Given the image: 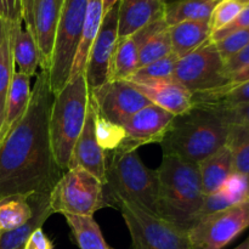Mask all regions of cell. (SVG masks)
Segmentation results:
<instances>
[{
  "mask_svg": "<svg viewBox=\"0 0 249 249\" xmlns=\"http://www.w3.org/2000/svg\"><path fill=\"white\" fill-rule=\"evenodd\" d=\"M53 100L48 72L40 71L26 113L0 142V199L51 192L60 179L49 134Z\"/></svg>",
  "mask_w": 249,
  "mask_h": 249,
  "instance_id": "cell-1",
  "label": "cell"
},
{
  "mask_svg": "<svg viewBox=\"0 0 249 249\" xmlns=\"http://www.w3.org/2000/svg\"><path fill=\"white\" fill-rule=\"evenodd\" d=\"M229 131L230 124L220 112L194 106L186 113L173 119L160 143L163 156H174L199 164L226 145Z\"/></svg>",
  "mask_w": 249,
  "mask_h": 249,
  "instance_id": "cell-2",
  "label": "cell"
},
{
  "mask_svg": "<svg viewBox=\"0 0 249 249\" xmlns=\"http://www.w3.org/2000/svg\"><path fill=\"white\" fill-rule=\"evenodd\" d=\"M160 218L189 231L201 216L204 202L198 164L174 156H163L157 168Z\"/></svg>",
  "mask_w": 249,
  "mask_h": 249,
  "instance_id": "cell-3",
  "label": "cell"
},
{
  "mask_svg": "<svg viewBox=\"0 0 249 249\" xmlns=\"http://www.w3.org/2000/svg\"><path fill=\"white\" fill-rule=\"evenodd\" d=\"M104 195L106 206L126 202L160 218L157 170L146 167L136 150H117L106 155Z\"/></svg>",
  "mask_w": 249,
  "mask_h": 249,
  "instance_id": "cell-4",
  "label": "cell"
},
{
  "mask_svg": "<svg viewBox=\"0 0 249 249\" xmlns=\"http://www.w3.org/2000/svg\"><path fill=\"white\" fill-rule=\"evenodd\" d=\"M89 100L84 73L71 78L63 89L53 95L49 116V134L53 158L62 172L68 169L73 146L84 126Z\"/></svg>",
  "mask_w": 249,
  "mask_h": 249,
  "instance_id": "cell-5",
  "label": "cell"
},
{
  "mask_svg": "<svg viewBox=\"0 0 249 249\" xmlns=\"http://www.w3.org/2000/svg\"><path fill=\"white\" fill-rule=\"evenodd\" d=\"M85 7L87 0H63L56 29L51 66L48 72L53 95L61 91L70 80L73 62L83 36Z\"/></svg>",
  "mask_w": 249,
  "mask_h": 249,
  "instance_id": "cell-6",
  "label": "cell"
},
{
  "mask_svg": "<svg viewBox=\"0 0 249 249\" xmlns=\"http://www.w3.org/2000/svg\"><path fill=\"white\" fill-rule=\"evenodd\" d=\"M50 207L53 213L92 216L106 207L104 184L83 168H70L51 190Z\"/></svg>",
  "mask_w": 249,
  "mask_h": 249,
  "instance_id": "cell-7",
  "label": "cell"
},
{
  "mask_svg": "<svg viewBox=\"0 0 249 249\" xmlns=\"http://www.w3.org/2000/svg\"><path fill=\"white\" fill-rule=\"evenodd\" d=\"M117 207L121 209L134 249H195L189 233L169 221L126 202Z\"/></svg>",
  "mask_w": 249,
  "mask_h": 249,
  "instance_id": "cell-8",
  "label": "cell"
},
{
  "mask_svg": "<svg viewBox=\"0 0 249 249\" xmlns=\"http://www.w3.org/2000/svg\"><path fill=\"white\" fill-rule=\"evenodd\" d=\"M173 80L186 88L191 94L228 85L225 62L216 50L215 44L208 40L189 55L178 58Z\"/></svg>",
  "mask_w": 249,
  "mask_h": 249,
  "instance_id": "cell-9",
  "label": "cell"
},
{
  "mask_svg": "<svg viewBox=\"0 0 249 249\" xmlns=\"http://www.w3.org/2000/svg\"><path fill=\"white\" fill-rule=\"evenodd\" d=\"M249 228V201L203 215L189 231L195 249H223Z\"/></svg>",
  "mask_w": 249,
  "mask_h": 249,
  "instance_id": "cell-10",
  "label": "cell"
},
{
  "mask_svg": "<svg viewBox=\"0 0 249 249\" xmlns=\"http://www.w3.org/2000/svg\"><path fill=\"white\" fill-rule=\"evenodd\" d=\"M90 100L97 113L114 124L122 125L129 117L151 105L128 80H108L96 89L89 90Z\"/></svg>",
  "mask_w": 249,
  "mask_h": 249,
  "instance_id": "cell-11",
  "label": "cell"
},
{
  "mask_svg": "<svg viewBox=\"0 0 249 249\" xmlns=\"http://www.w3.org/2000/svg\"><path fill=\"white\" fill-rule=\"evenodd\" d=\"M119 1L106 12L88 55L84 70L85 82L89 90L96 89L109 80L112 57L118 43Z\"/></svg>",
  "mask_w": 249,
  "mask_h": 249,
  "instance_id": "cell-12",
  "label": "cell"
},
{
  "mask_svg": "<svg viewBox=\"0 0 249 249\" xmlns=\"http://www.w3.org/2000/svg\"><path fill=\"white\" fill-rule=\"evenodd\" d=\"M174 118V114L153 104L143 107L122 124L125 136L118 150L134 151L142 145L160 142Z\"/></svg>",
  "mask_w": 249,
  "mask_h": 249,
  "instance_id": "cell-13",
  "label": "cell"
},
{
  "mask_svg": "<svg viewBox=\"0 0 249 249\" xmlns=\"http://www.w3.org/2000/svg\"><path fill=\"white\" fill-rule=\"evenodd\" d=\"M95 107L91 100H89L87 118L82 133L78 136L72 155H71L68 169L80 167L94 175L102 184L106 181V152L99 145L95 126Z\"/></svg>",
  "mask_w": 249,
  "mask_h": 249,
  "instance_id": "cell-14",
  "label": "cell"
},
{
  "mask_svg": "<svg viewBox=\"0 0 249 249\" xmlns=\"http://www.w3.org/2000/svg\"><path fill=\"white\" fill-rule=\"evenodd\" d=\"M63 0H36L33 7L34 39L39 51V67L49 72L51 66L56 29Z\"/></svg>",
  "mask_w": 249,
  "mask_h": 249,
  "instance_id": "cell-15",
  "label": "cell"
},
{
  "mask_svg": "<svg viewBox=\"0 0 249 249\" xmlns=\"http://www.w3.org/2000/svg\"><path fill=\"white\" fill-rule=\"evenodd\" d=\"M165 27L168 26L164 19L160 18L126 38L118 39L112 57L109 80H128L138 70L139 53L143 44L151 36Z\"/></svg>",
  "mask_w": 249,
  "mask_h": 249,
  "instance_id": "cell-16",
  "label": "cell"
},
{
  "mask_svg": "<svg viewBox=\"0 0 249 249\" xmlns=\"http://www.w3.org/2000/svg\"><path fill=\"white\" fill-rule=\"evenodd\" d=\"M130 84L150 100L151 104L165 109L175 117L186 113L194 107L191 92L173 79L147 83L130 82Z\"/></svg>",
  "mask_w": 249,
  "mask_h": 249,
  "instance_id": "cell-17",
  "label": "cell"
},
{
  "mask_svg": "<svg viewBox=\"0 0 249 249\" xmlns=\"http://www.w3.org/2000/svg\"><path fill=\"white\" fill-rule=\"evenodd\" d=\"M165 4V0H119L118 39L163 18Z\"/></svg>",
  "mask_w": 249,
  "mask_h": 249,
  "instance_id": "cell-18",
  "label": "cell"
},
{
  "mask_svg": "<svg viewBox=\"0 0 249 249\" xmlns=\"http://www.w3.org/2000/svg\"><path fill=\"white\" fill-rule=\"evenodd\" d=\"M32 96L31 77L15 71L7 92L4 122L0 128V142L26 113Z\"/></svg>",
  "mask_w": 249,
  "mask_h": 249,
  "instance_id": "cell-19",
  "label": "cell"
},
{
  "mask_svg": "<svg viewBox=\"0 0 249 249\" xmlns=\"http://www.w3.org/2000/svg\"><path fill=\"white\" fill-rule=\"evenodd\" d=\"M29 197L33 206V215L24 225L12 231L0 233V249H23L32 232L41 228L46 219L53 214L50 207V192L32 195Z\"/></svg>",
  "mask_w": 249,
  "mask_h": 249,
  "instance_id": "cell-20",
  "label": "cell"
},
{
  "mask_svg": "<svg viewBox=\"0 0 249 249\" xmlns=\"http://www.w3.org/2000/svg\"><path fill=\"white\" fill-rule=\"evenodd\" d=\"M173 53L178 58L189 55L211 39L209 21H186L168 27Z\"/></svg>",
  "mask_w": 249,
  "mask_h": 249,
  "instance_id": "cell-21",
  "label": "cell"
},
{
  "mask_svg": "<svg viewBox=\"0 0 249 249\" xmlns=\"http://www.w3.org/2000/svg\"><path fill=\"white\" fill-rule=\"evenodd\" d=\"M7 26L15 66L18 67V72L31 78L34 77L38 74L36 70L39 67V51L33 34L26 27L22 26V23Z\"/></svg>",
  "mask_w": 249,
  "mask_h": 249,
  "instance_id": "cell-22",
  "label": "cell"
},
{
  "mask_svg": "<svg viewBox=\"0 0 249 249\" xmlns=\"http://www.w3.org/2000/svg\"><path fill=\"white\" fill-rule=\"evenodd\" d=\"M104 16L105 11L102 0H87L83 36L82 40H80L79 48H78L77 55H75L74 62H73L70 79L84 73L90 48H91L94 39L96 38Z\"/></svg>",
  "mask_w": 249,
  "mask_h": 249,
  "instance_id": "cell-23",
  "label": "cell"
},
{
  "mask_svg": "<svg viewBox=\"0 0 249 249\" xmlns=\"http://www.w3.org/2000/svg\"><path fill=\"white\" fill-rule=\"evenodd\" d=\"M199 178L204 196L213 194L233 173L232 157L228 146H224L198 164Z\"/></svg>",
  "mask_w": 249,
  "mask_h": 249,
  "instance_id": "cell-24",
  "label": "cell"
},
{
  "mask_svg": "<svg viewBox=\"0 0 249 249\" xmlns=\"http://www.w3.org/2000/svg\"><path fill=\"white\" fill-rule=\"evenodd\" d=\"M194 106L213 109H229L249 104V80L236 85H225L215 90L192 94Z\"/></svg>",
  "mask_w": 249,
  "mask_h": 249,
  "instance_id": "cell-25",
  "label": "cell"
},
{
  "mask_svg": "<svg viewBox=\"0 0 249 249\" xmlns=\"http://www.w3.org/2000/svg\"><path fill=\"white\" fill-rule=\"evenodd\" d=\"M220 0H177L165 4L164 19L168 27L186 21H209Z\"/></svg>",
  "mask_w": 249,
  "mask_h": 249,
  "instance_id": "cell-26",
  "label": "cell"
},
{
  "mask_svg": "<svg viewBox=\"0 0 249 249\" xmlns=\"http://www.w3.org/2000/svg\"><path fill=\"white\" fill-rule=\"evenodd\" d=\"M33 215L31 197L16 195L0 199V233L24 225Z\"/></svg>",
  "mask_w": 249,
  "mask_h": 249,
  "instance_id": "cell-27",
  "label": "cell"
},
{
  "mask_svg": "<svg viewBox=\"0 0 249 249\" xmlns=\"http://www.w3.org/2000/svg\"><path fill=\"white\" fill-rule=\"evenodd\" d=\"M80 249H108L99 225L92 216L65 215Z\"/></svg>",
  "mask_w": 249,
  "mask_h": 249,
  "instance_id": "cell-28",
  "label": "cell"
},
{
  "mask_svg": "<svg viewBox=\"0 0 249 249\" xmlns=\"http://www.w3.org/2000/svg\"><path fill=\"white\" fill-rule=\"evenodd\" d=\"M226 146L232 157L233 172L245 175L249 180V128L230 125Z\"/></svg>",
  "mask_w": 249,
  "mask_h": 249,
  "instance_id": "cell-29",
  "label": "cell"
},
{
  "mask_svg": "<svg viewBox=\"0 0 249 249\" xmlns=\"http://www.w3.org/2000/svg\"><path fill=\"white\" fill-rule=\"evenodd\" d=\"M6 23V22H5ZM7 24V23H6ZM15 73V62L12 56L11 39H10L9 26L2 45L0 48V128L4 122L5 105H6L7 92Z\"/></svg>",
  "mask_w": 249,
  "mask_h": 249,
  "instance_id": "cell-30",
  "label": "cell"
},
{
  "mask_svg": "<svg viewBox=\"0 0 249 249\" xmlns=\"http://www.w3.org/2000/svg\"><path fill=\"white\" fill-rule=\"evenodd\" d=\"M178 57L174 53L165 56L160 60L153 61L143 67L135 71L129 78V82L133 83H147L160 82V80H172Z\"/></svg>",
  "mask_w": 249,
  "mask_h": 249,
  "instance_id": "cell-31",
  "label": "cell"
},
{
  "mask_svg": "<svg viewBox=\"0 0 249 249\" xmlns=\"http://www.w3.org/2000/svg\"><path fill=\"white\" fill-rule=\"evenodd\" d=\"M170 53H173L172 43H170L168 27H165V28L160 29L157 33L151 36L142 45L140 53H139L138 70L153 62V61L160 60V58L165 57Z\"/></svg>",
  "mask_w": 249,
  "mask_h": 249,
  "instance_id": "cell-32",
  "label": "cell"
},
{
  "mask_svg": "<svg viewBox=\"0 0 249 249\" xmlns=\"http://www.w3.org/2000/svg\"><path fill=\"white\" fill-rule=\"evenodd\" d=\"M92 102V101H91ZM95 107V106H94ZM95 126H96V138L99 145L105 152H113L118 150L124 141V129L122 125L114 124L108 119L104 118L97 113L95 108Z\"/></svg>",
  "mask_w": 249,
  "mask_h": 249,
  "instance_id": "cell-33",
  "label": "cell"
},
{
  "mask_svg": "<svg viewBox=\"0 0 249 249\" xmlns=\"http://www.w3.org/2000/svg\"><path fill=\"white\" fill-rule=\"evenodd\" d=\"M249 4V0H220L209 18L212 33L230 24Z\"/></svg>",
  "mask_w": 249,
  "mask_h": 249,
  "instance_id": "cell-34",
  "label": "cell"
},
{
  "mask_svg": "<svg viewBox=\"0 0 249 249\" xmlns=\"http://www.w3.org/2000/svg\"><path fill=\"white\" fill-rule=\"evenodd\" d=\"M218 190L233 206L249 201V180L238 173L233 172Z\"/></svg>",
  "mask_w": 249,
  "mask_h": 249,
  "instance_id": "cell-35",
  "label": "cell"
},
{
  "mask_svg": "<svg viewBox=\"0 0 249 249\" xmlns=\"http://www.w3.org/2000/svg\"><path fill=\"white\" fill-rule=\"evenodd\" d=\"M215 44L216 50L220 53L221 58L225 61H228L229 58L232 57L233 55L238 53V51L242 50L243 48L249 44V28L241 29V31L235 32V33L230 34V36H225L221 40L216 41Z\"/></svg>",
  "mask_w": 249,
  "mask_h": 249,
  "instance_id": "cell-36",
  "label": "cell"
},
{
  "mask_svg": "<svg viewBox=\"0 0 249 249\" xmlns=\"http://www.w3.org/2000/svg\"><path fill=\"white\" fill-rule=\"evenodd\" d=\"M245 28H249V4L240 12V15H238L230 24H228V26L224 27V28L212 33L209 40H211L212 43H216V41L221 40V39H224L225 36H230V34Z\"/></svg>",
  "mask_w": 249,
  "mask_h": 249,
  "instance_id": "cell-37",
  "label": "cell"
},
{
  "mask_svg": "<svg viewBox=\"0 0 249 249\" xmlns=\"http://www.w3.org/2000/svg\"><path fill=\"white\" fill-rule=\"evenodd\" d=\"M0 18L10 26L23 23L22 0H0Z\"/></svg>",
  "mask_w": 249,
  "mask_h": 249,
  "instance_id": "cell-38",
  "label": "cell"
},
{
  "mask_svg": "<svg viewBox=\"0 0 249 249\" xmlns=\"http://www.w3.org/2000/svg\"><path fill=\"white\" fill-rule=\"evenodd\" d=\"M230 125H241L249 128V104L229 109H216Z\"/></svg>",
  "mask_w": 249,
  "mask_h": 249,
  "instance_id": "cell-39",
  "label": "cell"
},
{
  "mask_svg": "<svg viewBox=\"0 0 249 249\" xmlns=\"http://www.w3.org/2000/svg\"><path fill=\"white\" fill-rule=\"evenodd\" d=\"M55 245L53 241L45 235L43 229L38 228L36 231L32 232L29 238L27 240L23 249H53Z\"/></svg>",
  "mask_w": 249,
  "mask_h": 249,
  "instance_id": "cell-40",
  "label": "cell"
},
{
  "mask_svg": "<svg viewBox=\"0 0 249 249\" xmlns=\"http://www.w3.org/2000/svg\"><path fill=\"white\" fill-rule=\"evenodd\" d=\"M249 62V44L246 48H243L242 50L238 51L236 55H233L232 57L229 58L228 61H225V73L226 75H230L232 73L237 72L240 68H242L243 66H246Z\"/></svg>",
  "mask_w": 249,
  "mask_h": 249,
  "instance_id": "cell-41",
  "label": "cell"
},
{
  "mask_svg": "<svg viewBox=\"0 0 249 249\" xmlns=\"http://www.w3.org/2000/svg\"><path fill=\"white\" fill-rule=\"evenodd\" d=\"M36 0H22V17H23L24 27L33 34L34 36V22H33V7Z\"/></svg>",
  "mask_w": 249,
  "mask_h": 249,
  "instance_id": "cell-42",
  "label": "cell"
},
{
  "mask_svg": "<svg viewBox=\"0 0 249 249\" xmlns=\"http://www.w3.org/2000/svg\"><path fill=\"white\" fill-rule=\"evenodd\" d=\"M249 80V62L242 68L237 71V72L232 73L228 77V85H236L241 84V83L248 82Z\"/></svg>",
  "mask_w": 249,
  "mask_h": 249,
  "instance_id": "cell-43",
  "label": "cell"
},
{
  "mask_svg": "<svg viewBox=\"0 0 249 249\" xmlns=\"http://www.w3.org/2000/svg\"><path fill=\"white\" fill-rule=\"evenodd\" d=\"M6 32H7V24L0 18V48L2 45V41H4L5 36H6Z\"/></svg>",
  "mask_w": 249,
  "mask_h": 249,
  "instance_id": "cell-44",
  "label": "cell"
},
{
  "mask_svg": "<svg viewBox=\"0 0 249 249\" xmlns=\"http://www.w3.org/2000/svg\"><path fill=\"white\" fill-rule=\"evenodd\" d=\"M102 1H104V11L105 14H106V12H108L119 0H102Z\"/></svg>",
  "mask_w": 249,
  "mask_h": 249,
  "instance_id": "cell-45",
  "label": "cell"
},
{
  "mask_svg": "<svg viewBox=\"0 0 249 249\" xmlns=\"http://www.w3.org/2000/svg\"><path fill=\"white\" fill-rule=\"evenodd\" d=\"M233 249H249V237L245 241V242H242L241 245H238L237 247Z\"/></svg>",
  "mask_w": 249,
  "mask_h": 249,
  "instance_id": "cell-46",
  "label": "cell"
}]
</instances>
